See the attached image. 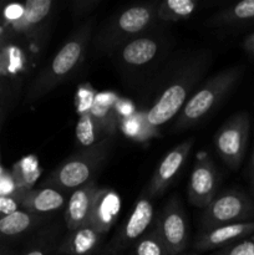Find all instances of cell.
I'll return each mask as SVG.
<instances>
[{
    "mask_svg": "<svg viewBox=\"0 0 254 255\" xmlns=\"http://www.w3.org/2000/svg\"><path fill=\"white\" fill-rule=\"evenodd\" d=\"M159 2H141L112 15L92 34L90 50L95 56L110 55L121 45L149 31L157 20Z\"/></svg>",
    "mask_w": 254,
    "mask_h": 255,
    "instance_id": "4",
    "label": "cell"
},
{
    "mask_svg": "<svg viewBox=\"0 0 254 255\" xmlns=\"http://www.w3.org/2000/svg\"><path fill=\"white\" fill-rule=\"evenodd\" d=\"M249 238H251V239H253V241H254V234H253V236H251V237H249Z\"/></svg>",
    "mask_w": 254,
    "mask_h": 255,
    "instance_id": "33",
    "label": "cell"
},
{
    "mask_svg": "<svg viewBox=\"0 0 254 255\" xmlns=\"http://www.w3.org/2000/svg\"><path fill=\"white\" fill-rule=\"evenodd\" d=\"M121 211V198L112 188L100 187L95 194L89 226L102 236L112 228Z\"/></svg>",
    "mask_w": 254,
    "mask_h": 255,
    "instance_id": "16",
    "label": "cell"
},
{
    "mask_svg": "<svg viewBox=\"0 0 254 255\" xmlns=\"http://www.w3.org/2000/svg\"><path fill=\"white\" fill-rule=\"evenodd\" d=\"M102 238L104 236L91 226L81 227L69 232L57 247V252L65 255H92L101 244Z\"/></svg>",
    "mask_w": 254,
    "mask_h": 255,
    "instance_id": "20",
    "label": "cell"
},
{
    "mask_svg": "<svg viewBox=\"0 0 254 255\" xmlns=\"http://www.w3.org/2000/svg\"><path fill=\"white\" fill-rule=\"evenodd\" d=\"M20 207L30 213L45 216L52 213L66 204L64 192L52 187L42 186L36 189H21L19 191Z\"/></svg>",
    "mask_w": 254,
    "mask_h": 255,
    "instance_id": "18",
    "label": "cell"
},
{
    "mask_svg": "<svg viewBox=\"0 0 254 255\" xmlns=\"http://www.w3.org/2000/svg\"><path fill=\"white\" fill-rule=\"evenodd\" d=\"M2 46H4V39L0 36V54H1V51H2Z\"/></svg>",
    "mask_w": 254,
    "mask_h": 255,
    "instance_id": "30",
    "label": "cell"
},
{
    "mask_svg": "<svg viewBox=\"0 0 254 255\" xmlns=\"http://www.w3.org/2000/svg\"><path fill=\"white\" fill-rule=\"evenodd\" d=\"M243 74L244 66L237 65L208 77L204 84L192 94L181 110L174 124V131H184L206 120L237 86Z\"/></svg>",
    "mask_w": 254,
    "mask_h": 255,
    "instance_id": "5",
    "label": "cell"
},
{
    "mask_svg": "<svg viewBox=\"0 0 254 255\" xmlns=\"http://www.w3.org/2000/svg\"><path fill=\"white\" fill-rule=\"evenodd\" d=\"M212 61V52L208 49H201L187 52L167 65L159 77L156 97L144 114L147 126L152 131L181 112L207 75Z\"/></svg>",
    "mask_w": 254,
    "mask_h": 255,
    "instance_id": "1",
    "label": "cell"
},
{
    "mask_svg": "<svg viewBox=\"0 0 254 255\" xmlns=\"http://www.w3.org/2000/svg\"><path fill=\"white\" fill-rule=\"evenodd\" d=\"M0 255H14V254L11 253V251H10L9 248H6L5 246L0 244Z\"/></svg>",
    "mask_w": 254,
    "mask_h": 255,
    "instance_id": "29",
    "label": "cell"
},
{
    "mask_svg": "<svg viewBox=\"0 0 254 255\" xmlns=\"http://www.w3.org/2000/svg\"><path fill=\"white\" fill-rule=\"evenodd\" d=\"M99 188L97 181L94 179L71 192L65 207V223L69 232L89 226L92 203Z\"/></svg>",
    "mask_w": 254,
    "mask_h": 255,
    "instance_id": "15",
    "label": "cell"
},
{
    "mask_svg": "<svg viewBox=\"0 0 254 255\" xmlns=\"http://www.w3.org/2000/svg\"><path fill=\"white\" fill-rule=\"evenodd\" d=\"M45 221V216L30 213L24 209H17L7 214H0V244L2 242L20 238L41 226Z\"/></svg>",
    "mask_w": 254,
    "mask_h": 255,
    "instance_id": "19",
    "label": "cell"
},
{
    "mask_svg": "<svg viewBox=\"0 0 254 255\" xmlns=\"http://www.w3.org/2000/svg\"><path fill=\"white\" fill-rule=\"evenodd\" d=\"M12 86L6 81H0V126H1V122L4 120L5 114H6L7 106H9V102L11 100V92H12Z\"/></svg>",
    "mask_w": 254,
    "mask_h": 255,
    "instance_id": "25",
    "label": "cell"
},
{
    "mask_svg": "<svg viewBox=\"0 0 254 255\" xmlns=\"http://www.w3.org/2000/svg\"><path fill=\"white\" fill-rule=\"evenodd\" d=\"M153 227L171 255L186 253L189 243L188 218L178 197H172L153 222Z\"/></svg>",
    "mask_w": 254,
    "mask_h": 255,
    "instance_id": "9",
    "label": "cell"
},
{
    "mask_svg": "<svg viewBox=\"0 0 254 255\" xmlns=\"http://www.w3.org/2000/svg\"><path fill=\"white\" fill-rule=\"evenodd\" d=\"M253 193H254V187H253Z\"/></svg>",
    "mask_w": 254,
    "mask_h": 255,
    "instance_id": "34",
    "label": "cell"
},
{
    "mask_svg": "<svg viewBox=\"0 0 254 255\" xmlns=\"http://www.w3.org/2000/svg\"><path fill=\"white\" fill-rule=\"evenodd\" d=\"M94 26L95 17L92 16L85 20L71 32L59 51L40 70L30 85L26 95L27 102L39 101L76 71L90 50Z\"/></svg>",
    "mask_w": 254,
    "mask_h": 255,
    "instance_id": "3",
    "label": "cell"
},
{
    "mask_svg": "<svg viewBox=\"0 0 254 255\" xmlns=\"http://www.w3.org/2000/svg\"><path fill=\"white\" fill-rule=\"evenodd\" d=\"M153 222V203L152 199L146 193H143L134 203L128 218L120 228L119 233L112 239L109 253L111 255H119L128 249L149 231Z\"/></svg>",
    "mask_w": 254,
    "mask_h": 255,
    "instance_id": "11",
    "label": "cell"
},
{
    "mask_svg": "<svg viewBox=\"0 0 254 255\" xmlns=\"http://www.w3.org/2000/svg\"><path fill=\"white\" fill-rule=\"evenodd\" d=\"M243 49L249 56H253L254 57V32H252L251 35L244 39L243 41Z\"/></svg>",
    "mask_w": 254,
    "mask_h": 255,
    "instance_id": "28",
    "label": "cell"
},
{
    "mask_svg": "<svg viewBox=\"0 0 254 255\" xmlns=\"http://www.w3.org/2000/svg\"><path fill=\"white\" fill-rule=\"evenodd\" d=\"M194 139L188 138L172 148L157 166L144 193L151 199L162 196L186 166Z\"/></svg>",
    "mask_w": 254,
    "mask_h": 255,
    "instance_id": "12",
    "label": "cell"
},
{
    "mask_svg": "<svg viewBox=\"0 0 254 255\" xmlns=\"http://www.w3.org/2000/svg\"><path fill=\"white\" fill-rule=\"evenodd\" d=\"M218 172L213 161L207 154H202L194 163L188 182V201L197 208L209 206L218 191Z\"/></svg>",
    "mask_w": 254,
    "mask_h": 255,
    "instance_id": "13",
    "label": "cell"
},
{
    "mask_svg": "<svg viewBox=\"0 0 254 255\" xmlns=\"http://www.w3.org/2000/svg\"><path fill=\"white\" fill-rule=\"evenodd\" d=\"M254 234V221L243 223L227 224L217 228L202 231L193 243V251L197 254L213 253L226 247L249 238Z\"/></svg>",
    "mask_w": 254,
    "mask_h": 255,
    "instance_id": "14",
    "label": "cell"
},
{
    "mask_svg": "<svg viewBox=\"0 0 254 255\" xmlns=\"http://www.w3.org/2000/svg\"><path fill=\"white\" fill-rule=\"evenodd\" d=\"M201 255H254V241L251 238H247L241 242H237L232 246L226 247L221 251Z\"/></svg>",
    "mask_w": 254,
    "mask_h": 255,
    "instance_id": "24",
    "label": "cell"
},
{
    "mask_svg": "<svg viewBox=\"0 0 254 255\" xmlns=\"http://www.w3.org/2000/svg\"><path fill=\"white\" fill-rule=\"evenodd\" d=\"M251 169H252V173L254 174V153H253V157H252V164H251Z\"/></svg>",
    "mask_w": 254,
    "mask_h": 255,
    "instance_id": "31",
    "label": "cell"
},
{
    "mask_svg": "<svg viewBox=\"0 0 254 255\" xmlns=\"http://www.w3.org/2000/svg\"><path fill=\"white\" fill-rule=\"evenodd\" d=\"M55 248V244L52 241H42L40 243H37L36 246L32 247L30 251H27L26 253L22 255H50L52 253Z\"/></svg>",
    "mask_w": 254,
    "mask_h": 255,
    "instance_id": "27",
    "label": "cell"
},
{
    "mask_svg": "<svg viewBox=\"0 0 254 255\" xmlns=\"http://www.w3.org/2000/svg\"><path fill=\"white\" fill-rule=\"evenodd\" d=\"M254 202L238 189H228L214 197L201 217L202 231L253 221Z\"/></svg>",
    "mask_w": 254,
    "mask_h": 255,
    "instance_id": "7",
    "label": "cell"
},
{
    "mask_svg": "<svg viewBox=\"0 0 254 255\" xmlns=\"http://www.w3.org/2000/svg\"><path fill=\"white\" fill-rule=\"evenodd\" d=\"M182 255H201V254H197V253H184Z\"/></svg>",
    "mask_w": 254,
    "mask_h": 255,
    "instance_id": "32",
    "label": "cell"
},
{
    "mask_svg": "<svg viewBox=\"0 0 254 255\" xmlns=\"http://www.w3.org/2000/svg\"><path fill=\"white\" fill-rule=\"evenodd\" d=\"M172 47L173 39L171 36L149 30L115 49L109 56L124 81L137 86L156 76L158 70H164Z\"/></svg>",
    "mask_w": 254,
    "mask_h": 255,
    "instance_id": "2",
    "label": "cell"
},
{
    "mask_svg": "<svg viewBox=\"0 0 254 255\" xmlns=\"http://www.w3.org/2000/svg\"><path fill=\"white\" fill-rule=\"evenodd\" d=\"M100 4V0H77L72 4V15L75 19L84 16Z\"/></svg>",
    "mask_w": 254,
    "mask_h": 255,
    "instance_id": "26",
    "label": "cell"
},
{
    "mask_svg": "<svg viewBox=\"0 0 254 255\" xmlns=\"http://www.w3.org/2000/svg\"><path fill=\"white\" fill-rule=\"evenodd\" d=\"M56 5L54 0H27L22 5L20 16L10 21L11 31L40 44L44 41L56 14Z\"/></svg>",
    "mask_w": 254,
    "mask_h": 255,
    "instance_id": "10",
    "label": "cell"
},
{
    "mask_svg": "<svg viewBox=\"0 0 254 255\" xmlns=\"http://www.w3.org/2000/svg\"><path fill=\"white\" fill-rule=\"evenodd\" d=\"M201 2L198 0H164L159 2L157 19L164 22H177L187 20L196 11Z\"/></svg>",
    "mask_w": 254,
    "mask_h": 255,
    "instance_id": "22",
    "label": "cell"
},
{
    "mask_svg": "<svg viewBox=\"0 0 254 255\" xmlns=\"http://www.w3.org/2000/svg\"><path fill=\"white\" fill-rule=\"evenodd\" d=\"M254 22V0H243L221 10L209 19L208 26L236 27Z\"/></svg>",
    "mask_w": 254,
    "mask_h": 255,
    "instance_id": "21",
    "label": "cell"
},
{
    "mask_svg": "<svg viewBox=\"0 0 254 255\" xmlns=\"http://www.w3.org/2000/svg\"><path fill=\"white\" fill-rule=\"evenodd\" d=\"M116 122V116L99 117L90 111L84 112L76 125V139L80 149L89 148L109 137H114Z\"/></svg>",
    "mask_w": 254,
    "mask_h": 255,
    "instance_id": "17",
    "label": "cell"
},
{
    "mask_svg": "<svg viewBox=\"0 0 254 255\" xmlns=\"http://www.w3.org/2000/svg\"><path fill=\"white\" fill-rule=\"evenodd\" d=\"M112 147L114 137H109L95 146L80 149L60 163L46 177L42 186L69 193L87 182L94 181L109 159Z\"/></svg>",
    "mask_w": 254,
    "mask_h": 255,
    "instance_id": "6",
    "label": "cell"
},
{
    "mask_svg": "<svg viewBox=\"0 0 254 255\" xmlns=\"http://www.w3.org/2000/svg\"><path fill=\"white\" fill-rule=\"evenodd\" d=\"M251 132V117L247 112H238L229 117L214 134V147L222 161L237 171L246 156Z\"/></svg>",
    "mask_w": 254,
    "mask_h": 255,
    "instance_id": "8",
    "label": "cell"
},
{
    "mask_svg": "<svg viewBox=\"0 0 254 255\" xmlns=\"http://www.w3.org/2000/svg\"><path fill=\"white\" fill-rule=\"evenodd\" d=\"M131 255H171L159 238L153 224L149 231L132 246Z\"/></svg>",
    "mask_w": 254,
    "mask_h": 255,
    "instance_id": "23",
    "label": "cell"
}]
</instances>
